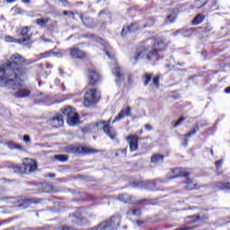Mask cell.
<instances>
[{
    "label": "cell",
    "instance_id": "7402d4cb",
    "mask_svg": "<svg viewBox=\"0 0 230 230\" xmlns=\"http://www.w3.org/2000/svg\"><path fill=\"white\" fill-rule=\"evenodd\" d=\"M151 77V75H149V74H146V75H145L144 77V84L145 85H146L148 83L149 80H150Z\"/></svg>",
    "mask_w": 230,
    "mask_h": 230
},
{
    "label": "cell",
    "instance_id": "30bf717a",
    "mask_svg": "<svg viewBox=\"0 0 230 230\" xmlns=\"http://www.w3.org/2000/svg\"><path fill=\"white\" fill-rule=\"evenodd\" d=\"M10 62L14 65H20L25 62V59L20 54H15L10 57Z\"/></svg>",
    "mask_w": 230,
    "mask_h": 230
},
{
    "label": "cell",
    "instance_id": "5bb4252c",
    "mask_svg": "<svg viewBox=\"0 0 230 230\" xmlns=\"http://www.w3.org/2000/svg\"><path fill=\"white\" fill-rule=\"evenodd\" d=\"M130 108L129 107H127L124 108V109H123V110H122V111L119 113V114L115 118L113 121V122H116V121H118V120L121 119L122 118L128 116V115H130Z\"/></svg>",
    "mask_w": 230,
    "mask_h": 230
},
{
    "label": "cell",
    "instance_id": "603a6c76",
    "mask_svg": "<svg viewBox=\"0 0 230 230\" xmlns=\"http://www.w3.org/2000/svg\"><path fill=\"white\" fill-rule=\"evenodd\" d=\"M28 31V28L26 27H23L21 30V33L22 35H26Z\"/></svg>",
    "mask_w": 230,
    "mask_h": 230
},
{
    "label": "cell",
    "instance_id": "4fadbf2b",
    "mask_svg": "<svg viewBox=\"0 0 230 230\" xmlns=\"http://www.w3.org/2000/svg\"><path fill=\"white\" fill-rule=\"evenodd\" d=\"M119 199L125 203L129 204L133 203L135 201V199L131 196L126 193L120 194L119 195Z\"/></svg>",
    "mask_w": 230,
    "mask_h": 230
},
{
    "label": "cell",
    "instance_id": "9a60e30c",
    "mask_svg": "<svg viewBox=\"0 0 230 230\" xmlns=\"http://www.w3.org/2000/svg\"><path fill=\"white\" fill-rule=\"evenodd\" d=\"M205 19V16L202 14H198L196 15L192 21L193 25H197L201 23Z\"/></svg>",
    "mask_w": 230,
    "mask_h": 230
},
{
    "label": "cell",
    "instance_id": "44dd1931",
    "mask_svg": "<svg viewBox=\"0 0 230 230\" xmlns=\"http://www.w3.org/2000/svg\"><path fill=\"white\" fill-rule=\"evenodd\" d=\"M46 22H47V19L44 18H40V19H38V20H37V23L41 26L45 25Z\"/></svg>",
    "mask_w": 230,
    "mask_h": 230
},
{
    "label": "cell",
    "instance_id": "7c38bea8",
    "mask_svg": "<svg viewBox=\"0 0 230 230\" xmlns=\"http://www.w3.org/2000/svg\"><path fill=\"white\" fill-rule=\"evenodd\" d=\"M104 132L112 139H114L116 135V131L114 129L109 125H106L104 126Z\"/></svg>",
    "mask_w": 230,
    "mask_h": 230
},
{
    "label": "cell",
    "instance_id": "7a4b0ae2",
    "mask_svg": "<svg viewBox=\"0 0 230 230\" xmlns=\"http://www.w3.org/2000/svg\"><path fill=\"white\" fill-rule=\"evenodd\" d=\"M61 112L67 116V122L70 126L78 125L80 122L79 115L74 107L70 106H65L61 108Z\"/></svg>",
    "mask_w": 230,
    "mask_h": 230
},
{
    "label": "cell",
    "instance_id": "8fae6325",
    "mask_svg": "<svg viewBox=\"0 0 230 230\" xmlns=\"http://www.w3.org/2000/svg\"><path fill=\"white\" fill-rule=\"evenodd\" d=\"M70 54L75 58H83L86 56V53L84 51L77 48H73L70 51Z\"/></svg>",
    "mask_w": 230,
    "mask_h": 230
},
{
    "label": "cell",
    "instance_id": "277c9868",
    "mask_svg": "<svg viewBox=\"0 0 230 230\" xmlns=\"http://www.w3.org/2000/svg\"><path fill=\"white\" fill-rule=\"evenodd\" d=\"M23 166L25 172H34L38 169V163L33 159L25 158L23 159Z\"/></svg>",
    "mask_w": 230,
    "mask_h": 230
},
{
    "label": "cell",
    "instance_id": "2e32d148",
    "mask_svg": "<svg viewBox=\"0 0 230 230\" xmlns=\"http://www.w3.org/2000/svg\"><path fill=\"white\" fill-rule=\"evenodd\" d=\"M30 94L29 90L26 89H21L16 92V96L18 97H24L28 96Z\"/></svg>",
    "mask_w": 230,
    "mask_h": 230
},
{
    "label": "cell",
    "instance_id": "d4e9b609",
    "mask_svg": "<svg viewBox=\"0 0 230 230\" xmlns=\"http://www.w3.org/2000/svg\"><path fill=\"white\" fill-rule=\"evenodd\" d=\"M225 91L227 93H230V86L226 88V90H225Z\"/></svg>",
    "mask_w": 230,
    "mask_h": 230
},
{
    "label": "cell",
    "instance_id": "5b68a950",
    "mask_svg": "<svg viewBox=\"0 0 230 230\" xmlns=\"http://www.w3.org/2000/svg\"><path fill=\"white\" fill-rule=\"evenodd\" d=\"M68 152L72 153H76L86 154L90 153H93L95 152L94 149H92L90 147H87L85 146L78 145L74 146L68 147L67 149Z\"/></svg>",
    "mask_w": 230,
    "mask_h": 230
},
{
    "label": "cell",
    "instance_id": "cb8c5ba5",
    "mask_svg": "<svg viewBox=\"0 0 230 230\" xmlns=\"http://www.w3.org/2000/svg\"><path fill=\"white\" fill-rule=\"evenodd\" d=\"M24 140L26 142H28L30 140V137L28 135H25L24 136Z\"/></svg>",
    "mask_w": 230,
    "mask_h": 230
},
{
    "label": "cell",
    "instance_id": "3957f363",
    "mask_svg": "<svg viewBox=\"0 0 230 230\" xmlns=\"http://www.w3.org/2000/svg\"><path fill=\"white\" fill-rule=\"evenodd\" d=\"M100 92L97 88H90L84 95V104L86 107L91 106L100 100Z\"/></svg>",
    "mask_w": 230,
    "mask_h": 230
},
{
    "label": "cell",
    "instance_id": "d6986e66",
    "mask_svg": "<svg viewBox=\"0 0 230 230\" xmlns=\"http://www.w3.org/2000/svg\"><path fill=\"white\" fill-rule=\"evenodd\" d=\"M55 158L61 161H65L68 159V156L66 155L59 154L55 156Z\"/></svg>",
    "mask_w": 230,
    "mask_h": 230
},
{
    "label": "cell",
    "instance_id": "e0dca14e",
    "mask_svg": "<svg viewBox=\"0 0 230 230\" xmlns=\"http://www.w3.org/2000/svg\"><path fill=\"white\" fill-rule=\"evenodd\" d=\"M177 15V11H173L166 18V21L167 23H172L173 22L176 18Z\"/></svg>",
    "mask_w": 230,
    "mask_h": 230
},
{
    "label": "cell",
    "instance_id": "9c48e42d",
    "mask_svg": "<svg viewBox=\"0 0 230 230\" xmlns=\"http://www.w3.org/2000/svg\"><path fill=\"white\" fill-rule=\"evenodd\" d=\"M51 124L53 126L57 127L63 126L64 124V119L62 115L60 113L56 114L51 120Z\"/></svg>",
    "mask_w": 230,
    "mask_h": 230
},
{
    "label": "cell",
    "instance_id": "52a82bcc",
    "mask_svg": "<svg viewBox=\"0 0 230 230\" xmlns=\"http://www.w3.org/2000/svg\"><path fill=\"white\" fill-rule=\"evenodd\" d=\"M100 76L96 71L90 70L88 72V81L90 85H95L99 81Z\"/></svg>",
    "mask_w": 230,
    "mask_h": 230
},
{
    "label": "cell",
    "instance_id": "ffe728a7",
    "mask_svg": "<svg viewBox=\"0 0 230 230\" xmlns=\"http://www.w3.org/2000/svg\"><path fill=\"white\" fill-rule=\"evenodd\" d=\"M113 72L115 76L117 78L121 79V77H122V74H121V71H120V70L118 68H117V67L114 68Z\"/></svg>",
    "mask_w": 230,
    "mask_h": 230
},
{
    "label": "cell",
    "instance_id": "ac0fdd59",
    "mask_svg": "<svg viewBox=\"0 0 230 230\" xmlns=\"http://www.w3.org/2000/svg\"><path fill=\"white\" fill-rule=\"evenodd\" d=\"M163 159H164V156L162 155L159 154L154 155L151 158L152 162H154V163H156V162L162 161Z\"/></svg>",
    "mask_w": 230,
    "mask_h": 230
},
{
    "label": "cell",
    "instance_id": "ba28073f",
    "mask_svg": "<svg viewBox=\"0 0 230 230\" xmlns=\"http://www.w3.org/2000/svg\"><path fill=\"white\" fill-rule=\"evenodd\" d=\"M127 141L129 144L131 151H134L137 150L139 146L138 138L135 135H130L127 138Z\"/></svg>",
    "mask_w": 230,
    "mask_h": 230
},
{
    "label": "cell",
    "instance_id": "8992f818",
    "mask_svg": "<svg viewBox=\"0 0 230 230\" xmlns=\"http://www.w3.org/2000/svg\"><path fill=\"white\" fill-rule=\"evenodd\" d=\"M169 175L170 178L184 177L189 175V172L185 169L176 168L172 169Z\"/></svg>",
    "mask_w": 230,
    "mask_h": 230
},
{
    "label": "cell",
    "instance_id": "6da1fadb",
    "mask_svg": "<svg viewBox=\"0 0 230 230\" xmlns=\"http://www.w3.org/2000/svg\"><path fill=\"white\" fill-rule=\"evenodd\" d=\"M120 216L115 215L100 223L92 230H117L120 222Z\"/></svg>",
    "mask_w": 230,
    "mask_h": 230
}]
</instances>
